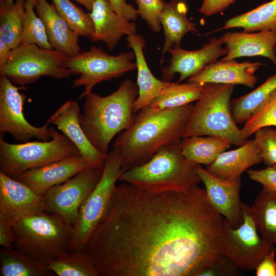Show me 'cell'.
<instances>
[{
  "mask_svg": "<svg viewBox=\"0 0 276 276\" xmlns=\"http://www.w3.org/2000/svg\"><path fill=\"white\" fill-rule=\"evenodd\" d=\"M226 223L198 185L156 193L123 182L85 251L99 276H198L223 254Z\"/></svg>",
  "mask_w": 276,
  "mask_h": 276,
  "instance_id": "1",
  "label": "cell"
},
{
  "mask_svg": "<svg viewBox=\"0 0 276 276\" xmlns=\"http://www.w3.org/2000/svg\"><path fill=\"white\" fill-rule=\"evenodd\" d=\"M193 105L158 111L146 107L134 113L131 125L118 134L112 144L122 155V172L146 163L164 146L182 140Z\"/></svg>",
  "mask_w": 276,
  "mask_h": 276,
  "instance_id": "2",
  "label": "cell"
},
{
  "mask_svg": "<svg viewBox=\"0 0 276 276\" xmlns=\"http://www.w3.org/2000/svg\"><path fill=\"white\" fill-rule=\"evenodd\" d=\"M139 95L136 83L129 78L106 96L91 91L84 98L80 122L87 137L100 152L108 154L112 139L132 124L133 104Z\"/></svg>",
  "mask_w": 276,
  "mask_h": 276,
  "instance_id": "3",
  "label": "cell"
},
{
  "mask_svg": "<svg viewBox=\"0 0 276 276\" xmlns=\"http://www.w3.org/2000/svg\"><path fill=\"white\" fill-rule=\"evenodd\" d=\"M181 140L160 148L146 163L123 172L119 180L150 192L185 190L201 180L184 156Z\"/></svg>",
  "mask_w": 276,
  "mask_h": 276,
  "instance_id": "4",
  "label": "cell"
},
{
  "mask_svg": "<svg viewBox=\"0 0 276 276\" xmlns=\"http://www.w3.org/2000/svg\"><path fill=\"white\" fill-rule=\"evenodd\" d=\"M72 226L60 216L45 211L22 218L13 226V247L45 264L71 251Z\"/></svg>",
  "mask_w": 276,
  "mask_h": 276,
  "instance_id": "5",
  "label": "cell"
},
{
  "mask_svg": "<svg viewBox=\"0 0 276 276\" xmlns=\"http://www.w3.org/2000/svg\"><path fill=\"white\" fill-rule=\"evenodd\" d=\"M234 87L235 85L227 84H204L200 98L193 105L184 137L211 135L226 139L238 147L245 144L247 139L231 113L230 101Z\"/></svg>",
  "mask_w": 276,
  "mask_h": 276,
  "instance_id": "6",
  "label": "cell"
},
{
  "mask_svg": "<svg viewBox=\"0 0 276 276\" xmlns=\"http://www.w3.org/2000/svg\"><path fill=\"white\" fill-rule=\"evenodd\" d=\"M51 140L11 144L0 136V172L16 179L24 172L79 154L72 141L51 127Z\"/></svg>",
  "mask_w": 276,
  "mask_h": 276,
  "instance_id": "7",
  "label": "cell"
},
{
  "mask_svg": "<svg viewBox=\"0 0 276 276\" xmlns=\"http://www.w3.org/2000/svg\"><path fill=\"white\" fill-rule=\"evenodd\" d=\"M122 155L112 147L108 153L98 184L85 200L72 226L71 251H85L89 240L109 206L116 182L122 173Z\"/></svg>",
  "mask_w": 276,
  "mask_h": 276,
  "instance_id": "8",
  "label": "cell"
},
{
  "mask_svg": "<svg viewBox=\"0 0 276 276\" xmlns=\"http://www.w3.org/2000/svg\"><path fill=\"white\" fill-rule=\"evenodd\" d=\"M68 58L65 54L53 49H43L34 44H20L12 50L6 64L0 68V75L22 87L37 82L43 76L68 78L74 75L64 66Z\"/></svg>",
  "mask_w": 276,
  "mask_h": 276,
  "instance_id": "9",
  "label": "cell"
},
{
  "mask_svg": "<svg viewBox=\"0 0 276 276\" xmlns=\"http://www.w3.org/2000/svg\"><path fill=\"white\" fill-rule=\"evenodd\" d=\"M133 51L120 52L111 55L100 47L92 45L89 50L81 51L69 57L64 66L74 75L79 76L74 79L73 87H84L79 100L84 98L92 91L93 87L103 81L122 77L129 72L136 70Z\"/></svg>",
  "mask_w": 276,
  "mask_h": 276,
  "instance_id": "10",
  "label": "cell"
},
{
  "mask_svg": "<svg viewBox=\"0 0 276 276\" xmlns=\"http://www.w3.org/2000/svg\"><path fill=\"white\" fill-rule=\"evenodd\" d=\"M243 223L233 228L226 221L223 254L239 269L255 270L273 246L260 235L255 225L251 207L242 202Z\"/></svg>",
  "mask_w": 276,
  "mask_h": 276,
  "instance_id": "11",
  "label": "cell"
},
{
  "mask_svg": "<svg viewBox=\"0 0 276 276\" xmlns=\"http://www.w3.org/2000/svg\"><path fill=\"white\" fill-rule=\"evenodd\" d=\"M104 166L91 167L43 195L47 211L57 215L72 226L81 206L99 181Z\"/></svg>",
  "mask_w": 276,
  "mask_h": 276,
  "instance_id": "12",
  "label": "cell"
},
{
  "mask_svg": "<svg viewBox=\"0 0 276 276\" xmlns=\"http://www.w3.org/2000/svg\"><path fill=\"white\" fill-rule=\"evenodd\" d=\"M0 131L8 133L21 143L32 138L49 141L51 127L47 122L40 127L31 124L24 114L25 95L19 91L26 87L17 86L7 77L0 75Z\"/></svg>",
  "mask_w": 276,
  "mask_h": 276,
  "instance_id": "13",
  "label": "cell"
},
{
  "mask_svg": "<svg viewBox=\"0 0 276 276\" xmlns=\"http://www.w3.org/2000/svg\"><path fill=\"white\" fill-rule=\"evenodd\" d=\"M45 211L42 195L0 172V222L13 227L22 218Z\"/></svg>",
  "mask_w": 276,
  "mask_h": 276,
  "instance_id": "14",
  "label": "cell"
},
{
  "mask_svg": "<svg viewBox=\"0 0 276 276\" xmlns=\"http://www.w3.org/2000/svg\"><path fill=\"white\" fill-rule=\"evenodd\" d=\"M221 38L213 37L199 50L188 51L180 46H174L169 52L171 55L169 64L162 70L163 80L168 82L175 74H179L177 82L189 79L202 70L206 65L217 61L221 56H225L227 50L223 48Z\"/></svg>",
  "mask_w": 276,
  "mask_h": 276,
  "instance_id": "15",
  "label": "cell"
},
{
  "mask_svg": "<svg viewBox=\"0 0 276 276\" xmlns=\"http://www.w3.org/2000/svg\"><path fill=\"white\" fill-rule=\"evenodd\" d=\"M194 171L204 183L207 196L214 208L231 227L240 226L243 223L242 202L239 195L241 179H221L210 174L200 165H195Z\"/></svg>",
  "mask_w": 276,
  "mask_h": 276,
  "instance_id": "16",
  "label": "cell"
},
{
  "mask_svg": "<svg viewBox=\"0 0 276 276\" xmlns=\"http://www.w3.org/2000/svg\"><path fill=\"white\" fill-rule=\"evenodd\" d=\"M80 107L78 101L69 99L48 119L75 145L81 156L94 167L103 166L108 154L103 153L91 144L80 122Z\"/></svg>",
  "mask_w": 276,
  "mask_h": 276,
  "instance_id": "17",
  "label": "cell"
},
{
  "mask_svg": "<svg viewBox=\"0 0 276 276\" xmlns=\"http://www.w3.org/2000/svg\"><path fill=\"white\" fill-rule=\"evenodd\" d=\"M94 167L80 154L73 155L45 166L27 171L16 179L40 195L62 184L83 170Z\"/></svg>",
  "mask_w": 276,
  "mask_h": 276,
  "instance_id": "18",
  "label": "cell"
},
{
  "mask_svg": "<svg viewBox=\"0 0 276 276\" xmlns=\"http://www.w3.org/2000/svg\"><path fill=\"white\" fill-rule=\"evenodd\" d=\"M263 65L260 62H238L235 59L216 61L188 79V82L201 86L218 83L240 84L252 88L257 81L255 73Z\"/></svg>",
  "mask_w": 276,
  "mask_h": 276,
  "instance_id": "19",
  "label": "cell"
},
{
  "mask_svg": "<svg viewBox=\"0 0 276 276\" xmlns=\"http://www.w3.org/2000/svg\"><path fill=\"white\" fill-rule=\"evenodd\" d=\"M226 45L227 54L220 61H225L242 57L263 56L276 65L274 48L276 33L271 31L227 32L221 37Z\"/></svg>",
  "mask_w": 276,
  "mask_h": 276,
  "instance_id": "20",
  "label": "cell"
},
{
  "mask_svg": "<svg viewBox=\"0 0 276 276\" xmlns=\"http://www.w3.org/2000/svg\"><path fill=\"white\" fill-rule=\"evenodd\" d=\"M90 12L94 26L91 40L104 42L110 51L122 37L136 33V24L118 15L111 9L108 0H96Z\"/></svg>",
  "mask_w": 276,
  "mask_h": 276,
  "instance_id": "21",
  "label": "cell"
},
{
  "mask_svg": "<svg viewBox=\"0 0 276 276\" xmlns=\"http://www.w3.org/2000/svg\"><path fill=\"white\" fill-rule=\"evenodd\" d=\"M35 9L44 25L49 42L53 49L69 57L81 52L78 44L79 35L71 29L53 3L50 4L46 0H37Z\"/></svg>",
  "mask_w": 276,
  "mask_h": 276,
  "instance_id": "22",
  "label": "cell"
},
{
  "mask_svg": "<svg viewBox=\"0 0 276 276\" xmlns=\"http://www.w3.org/2000/svg\"><path fill=\"white\" fill-rule=\"evenodd\" d=\"M128 46L135 54L137 71V85L139 95L133 104V113L147 107L160 91L171 82L156 78L150 70L144 51L146 42L140 34L134 33L127 37Z\"/></svg>",
  "mask_w": 276,
  "mask_h": 276,
  "instance_id": "23",
  "label": "cell"
},
{
  "mask_svg": "<svg viewBox=\"0 0 276 276\" xmlns=\"http://www.w3.org/2000/svg\"><path fill=\"white\" fill-rule=\"evenodd\" d=\"M262 162L254 139L238 148L222 152L206 170L224 180L241 179V174L252 165Z\"/></svg>",
  "mask_w": 276,
  "mask_h": 276,
  "instance_id": "24",
  "label": "cell"
},
{
  "mask_svg": "<svg viewBox=\"0 0 276 276\" xmlns=\"http://www.w3.org/2000/svg\"><path fill=\"white\" fill-rule=\"evenodd\" d=\"M188 8L186 3L171 0L165 3L160 16V22L164 31L165 40L160 63L165 54L174 46H180L185 35L197 32L196 25L187 16Z\"/></svg>",
  "mask_w": 276,
  "mask_h": 276,
  "instance_id": "25",
  "label": "cell"
},
{
  "mask_svg": "<svg viewBox=\"0 0 276 276\" xmlns=\"http://www.w3.org/2000/svg\"><path fill=\"white\" fill-rule=\"evenodd\" d=\"M232 143L227 140L217 136H191L181 141L183 155L194 165H205L213 163L222 152Z\"/></svg>",
  "mask_w": 276,
  "mask_h": 276,
  "instance_id": "26",
  "label": "cell"
},
{
  "mask_svg": "<svg viewBox=\"0 0 276 276\" xmlns=\"http://www.w3.org/2000/svg\"><path fill=\"white\" fill-rule=\"evenodd\" d=\"M241 28L247 32L271 31L276 33V0H271L226 21L213 32Z\"/></svg>",
  "mask_w": 276,
  "mask_h": 276,
  "instance_id": "27",
  "label": "cell"
},
{
  "mask_svg": "<svg viewBox=\"0 0 276 276\" xmlns=\"http://www.w3.org/2000/svg\"><path fill=\"white\" fill-rule=\"evenodd\" d=\"M1 276H52L47 264L39 262L13 248L0 250Z\"/></svg>",
  "mask_w": 276,
  "mask_h": 276,
  "instance_id": "28",
  "label": "cell"
},
{
  "mask_svg": "<svg viewBox=\"0 0 276 276\" xmlns=\"http://www.w3.org/2000/svg\"><path fill=\"white\" fill-rule=\"evenodd\" d=\"M251 209L261 237L271 245L276 244V193L262 189Z\"/></svg>",
  "mask_w": 276,
  "mask_h": 276,
  "instance_id": "29",
  "label": "cell"
},
{
  "mask_svg": "<svg viewBox=\"0 0 276 276\" xmlns=\"http://www.w3.org/2000/svg\"><path fill=\"white\" fill-rule=\"evenodd\" d=\"M203 86L188 82H170L147 107L153 111L172 108L191 104L200 97Z\"/></svg>",
  "mask_w": 276,
  "mask_h": 276,
  "instance_id": "30",
  "label": "cell"
},
{
  "mask_svg": "<svg viewBox=\"0 0 276 276\" xmlns=\"http://www.w3.org/2000/svg\"><path fill=\"white\" fill-rule=\"evenodd\" d=\"M26 0L0 3V36L12 50L21 43Z\"/></svg>",
  "mask_w": 276,
  "mask_h": 276,
  "instance_id": "31",
  "label": "cell"
},
{
  "mask_svg": "<svg viewBox=\"0 0 276 276\" xmlns=\"http://www.w3.org/2000/svg\"><path fill=\"white\" fill-rule=\"evenodd\" d=\"M47 265L58 276H99L92 259L85 251L64 253Z\"/></svg>",
  "mask_w": 276,
  "mask_h": 276,
  "instance_id": "32",
  "label": "cell"
},
{
  "mask_svg": "<svg viewBox=\"0 0 276 276\" xmlns=\"http://www.w3.org/2000/svg\"><path fill=\"white\" fill-rule=\"evenodd\" d=\"M276 88V74L248 94L234 99L231 110L235 122H245L256 109Z\"/></svg>",
  "mask_w": 276,
  "mask_h": 276,
  "instance_id": "33",
  "label": "cell"
},
{
  "mask_svg": "<svg viewBox=\"0 0 276 276\" xmlns=\"http://www.w3.org/2000/svg\"><path fill=\"white\" fill-rule=\"evenodd\" d=\"M56 10L79 36L91 40L94 26L90 13L85 12L70 0H52Z\"/></svg>",
  "mask_w": 276,
  "mask_h": 276,
  "instance_id": "34",
  "label": "cell"
},
{
  "mask_svg": "<svg viewBox=\"0 0 276 276\" xmlns=\"http://www.w3.org/2000/svg\"><path fill=\"white\" fill-rule=\"evenodd\" d=\"M35 5L29 0L25 4L23 32L20 44H34L40 48L53 50L41 19L34 12Z\"/></svg>",
  "mask_w": 276,
  "mask_h": 276,
  "instance_id": "35",
  "label": "cell"
},
{
  "mask_svg": "<svg viewBox=\"0 0 276 276\" xmlns=\"http://www.w3.org/2000/svg\"><path fill=\"white\" fill-rule=\"evenodd\" d=\"M271 126H276V88L253 112L241 130L247 139L258 129Z\"/></svg>",
  "mask_w": 276,
  "mask_h": 276,
  "instance_id": "36",
  "label": "cell"
},
{
  "mask_svg": "<svg viewBox=\"0 0 276 276\" xmlns=\"http://www.w3.org/2000/svg\"><path fill=\"white\" fill-rule=\"evenodd\" d=\"M254 134L262 162L267 167L276 166V129L265 127Z\"/></svg>",
  "mask_w": 276,
  "mask_h": 276,
  "instance_id": "37",
  "label": "cell"
},
{
  "mask_svg": "<svg viewBox=\"0 0 276 276\" xmlns=\"http://www.w3.org/2000/svg\"><path fill=\"white\" fill-rule=\"evenodd\" d=\"M137 11L149 27L154 32L161 30L160 16L166 2L163 0H135Z\"/></svg>",
  "mask_w": 276,
  "mask_h": 276,
  "instance_id": "38",
  "label": "cell"
},
{
  "mask_svg": "<svg viewBox=\"0 0 276 276\" xmlns=\"http://www.w3.org/2000/svg\"><path fill=\"white\" fill-rule=\"evenodd\" d=\"M238 268L226 256L222 254L214 260L198 276H232L239 273Z\"/></svg>",
  "mask_w": 276,
  "mask_h": 276,
  "instance_id": "39",
  "label": "cell"
},
{
  "mask_svg": "<svg viewBox=\"0 0 276 276\" xmlns=\"http://www.w3.org/2000/svg\"><path fill=\"white\" fill-rule=\"evenodd\" d=\"M248 178L261 184L263 189L276 193V166H269L261 170L249 169Z\"/></svg>",
  "mask_w": 276,
  "mask_h": 276,
  "instance_id": "40",
  "label": "cell"
},
{
  "mask_svg": "<svg viewBox=\"0 0 276 276\" xmlns=\"http://www.w3.org/2000/svg\"><path fill=\"white\" fill-rule=\"evenodd\" d=\"M257 276H276L275 248L273 245L256 269Z\"/></svg>",
  "mask_w": 276,
  "mask_h": 276,
  "instance_id": "41",
  "label": "cell"
},
{
  "mask_svg": "<svg viewBox=\"0 0 276 276\" xmlns=\"http://www.w3.org/2000/svg\"><path fill=\"white\" fill-rule=\"evenodd\" d=\"M110 7L118 15L129 21H135L139 13L137 9L126 0H108Z\"/></svg>",
  "mask_w": 276,
  "mask_h": 276,
  "instance_id": "42",
  "label": "cell"
},
{
  "mask_svg": "<svg viewBox=\"0 0 276 276\" xmlns=\"http://www.w3.org/2000/svg\"><path fill=\"white\" fill-rule=\"evenodd\" d=\"M237 0H203L198 11L200 13L211 16L221 12Z\"/></svg>",
  "mask_w": 276,
  "mask_h": 276,
  "instance_id": "43",
  "label": "cell"
},
{
  "mask_svg": "<svg viewBox=\"0 0 276 276\" xmlns=\"http://www.w3.org/2000/svg\"><path fill=\"white\" fill-rule=\"evenodd\" d=\"M14 241L13 227L0 222V245L4 248H13Z\"/></svg>",
  "mask_w": 276,
  "mask_h": 276,
  "instance_id": "44",
  "label": "cell"
},
{
  "mask_svg": "<svg viewBox=\"0 0 276 276\" xmlns=\"http://www.w3.org/2000/svg\"><path fill=\"white\" fill-rule=\"evenodd\" d=\"M12 49L0 36V68H3L9 59Z\"/></svg>",
  "mask_w": 276,
  "mask_h": 276,
  "instance_id": "45",
  "label": "cell"
},
{
  "mask_svg": "<svg viewBox=\"0 0 276 276\" xmlns=\"http://www.w3.org/2000/svg\"><path fill=\"white\" fill-rule=\"evenodd\" d=\"M84 6L88 10L91 11L93 4L96 0H75Z\"/></svg>",
  "mask_w": 276,
  "mask_h": 276,
  "instance_id": "46",
  "label": "cell"
},
{
  "mask_svg": "<svg viewBox=\"0 0 276 276\" xmlns=\"http://www.w3.org/2000/svg\"><path fill=\"white\" fill-rule=\"evenodd\" d=\"M31 2H32L34 5L35 7L37 4V0H29Z\"/></svg>",
  "mask_w": 276,
  "mask_h": 276,
  "instance_id": "47",
  "label": "cell"
},
{
  "mask_svg": "<svg viewBox=\"0 0 276 276\" xmlns=\"http://www.w3.org/2000/svg\"><path fill=\"white\" fill-rule=\"evenodd\" d=\"M178 2L187 3L188 0H174Z\"/></svg>",
  "mask_w": 276,
  "mask_h": 276,
  "instance_id": "48",
  "label": "cell"
},
{
  "mask_svg": "<svg viewBox=\"0 0 276 276\" xmlns=\"http://www.w3.org/2000/svg\"><path fill=\"white\" fill-rule=\"evenodd\" d=\"M274 52L276 53V43H275V44L274 45Z\"/></svg>",
  "mask_w": 276,
  "mask_h": 276,
  "instance_id": "49",
  "label": "cell"
},
{
  "mask_svg": "<svg viewBox=\"0 0 276 276\" xmlns=\"http://www.w3.org/2000/svg\"><path fill=\"white\" fill-rule=\"evenodd\" d=\"M5 1H6V0H0V3L3 2Z\"/></svg>",
  "mask_w": 276,
  "mask_h": 276,
  "instance_id": "50",
  "label": "cell"
}]
</instances>
